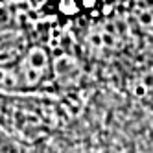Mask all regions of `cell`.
I'll return each mask as SVG.
<instances>
[{
  "instance_id": "cell-2",
  "label": "cell",
  "mask_w": 153,
  "mask_h": 153,
  "mask_svg": "<svg viewBox=\"0 0 153 153\" xmlns=\"http://www.w3.org/2000/svg\"><path fill=\"white\" fill-rule=\"evenodd\" d=\"M0 153H26V144L0 126Z\"/></svg>"
},
{
  "instance_id": "cell-3",
  "label": "cell",
  "mask_w": 153,
  "mask_h": 153,
  "mask_svg": "<svg viewBox=\"0 0 153 153\" xmlns=\"http://www.w3.org/2000/svg\"><path fill=\"white\" fill-rule=\"evenodd\" d=\"M137 19H138V26L142 30V33H146L148 37L153 39V6L140 9Z\"/></svg>"
},
{
  "instance_id": "cell-1",
  "label": "cell",
  "mask_w": 153,
  "mask_h": 153,
  "mask_svg": "<svg viewBox=\"0 0 153 153\" xmlns=\"http://www.w3.org/2000/svg\"><path fill=\"white\" fill-rule=\"evenodd\" d=\"M11 72L17 92H41L56 81V61L45 45H28Z\"/></svg>"
}]
</instances>
